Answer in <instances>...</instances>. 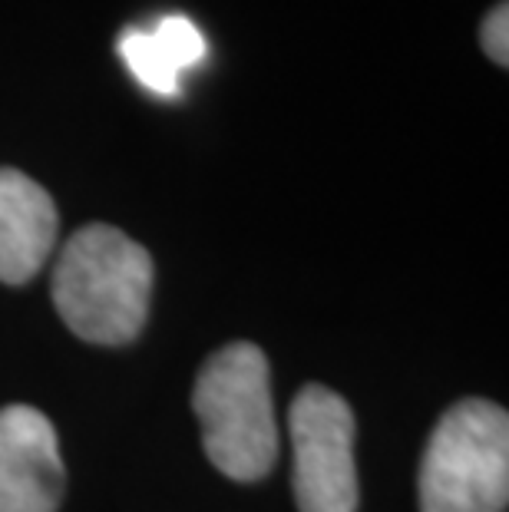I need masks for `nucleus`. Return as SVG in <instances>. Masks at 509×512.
I'll list each match as a JSON object with an SVG mask.
<instances>
[{"label": "nucleus", "instance_id": "f257e3e1", "mask_svg": "<svg viewBox=\"0 0 509 512\" xmlns=\"http://www.w3.org/2000/svg\"><path fill=\"white\" fill-rule=\"evenodd\" d=\"M153 294V258L113 225H86L63 245L53 268V301L63 324L90 344H126L143 331Z\"/></svg>", "mask_w": 509, "mask_h": 512}, {"label": "nucleus", "instance_id": "f03ea898", "mask_svg": "<svg viewBox=\"0 0 509 512\" xmlns=\"http://www.w3.org/2000/svg\"><path fill=\"white\" fill-rule=\"evenodd\" d=\"M268 361L255 344L235 341L202 364L192 407L202 423L205 456L219 470L255 483L278 460V423Z\"/></svg>", "mask_w": 509, "mask_h": 512}, {"label": "nucleus", "instance_id": "7ed1b4c3", "mask_svg": "<svg viewBox=\"0 0 509 512\" xmlns=\"http://www.w3.org/2000/svg\"><path fill=\"white\" fill-rule=\"evenodd\" d=\"M509 417L490 400H460L440 417L420 463V512H503Z\"/></svg>", "mask_w": 509, "mask_h": 512}, {"label": "nucleus", "instance_id": "20e7f679", "mask_svg": "<svg viewBox=\"0 0 509 512\" xmlns=\"http://www.w3.org/2000/svg\"><path fill=\"white\" fill-rule=\"evenodd\" d=\"M295 499L301 512H354V413L334 390L311 384L291 403Z\"/></svg>", "mask_w": 509, "mask_h": 512}, {"label": "nucleus", "instance_id": "39448f33", "mask_svg": "<svg viewBox=\"0 0 509 512\" xmlns=\"http://www.w3.org/2000/svg\"><path fill=\"white\" fill-rule=\"evenodd\" d=\"M63 479L53 423L27 403L0 410V512H57Z\"/></svg>", "mask_w": 509, "mask_h": 512}, {"label": "nucleus", "instance_id": "423d86ee", "mask_svg": "<svg viewBox=\"0 0 509 512\" xmlns=\"http://www.w3.org/2000/svg\"><path fill=\"white\" fill-rule=\"evenodd\" d=\"M57 245V205L43 185L0 169V281L24 285Z\"/></svg>", "mask_w": 509, "mask_h": 512}, {"label": "nucleus", "instance_id": "0eeeda50", "mask_svg": "<svg viewBox=\"0 0 509 512\" xmlns=\"http://www.w3.org/2000/svg\"><path fill=\"white\" fill-rule=\"evenodd\" d=\"M119 57H123L126 70L156 96H179L182 73L172 67V60L162 53L156 37L149 30H126L119 37Z\"/></svg>", "mask_w": 509, "mask_h": 512}, {"label": "nucleus", "instance_id": "6e6552de", "mask_svg": "<svg viewBox=\"0 0 509 512\" xmlns=\"http://www.w3.org/2000/svg\"><path fill=\"white\" fill-rule=\"evenodd\" d=\"M149 34L156 37L162 53H166V57L172 60V67H176L179 73L199 67V63L205 60V53H209V43H205L202 30L192 24L189 17H182V14L162 17L159 24L149 30Z\"/></svg>", "mask_w": 509, "mask_h": 512}, {"label": "nucleus", "instance_id": "1a4fd4ad", "mask_svg": "<svg viewBox=\"0 0 509 512\" xmlns=\"http://www.w3.org/2000/svg\"><path fill=\"white\" fill-rule=\"evenodd\" d=\"M480 40H483L486 57H490L493 63H500V67H506L509 63V10H506V0L486 14Z\"/></svg>", "mask_w": 509, "mask_h": 512}]
</instances>
